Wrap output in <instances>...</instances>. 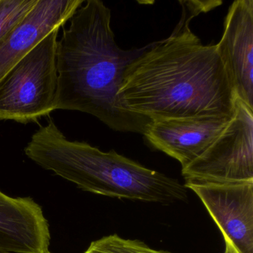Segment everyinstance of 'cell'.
I'll return each mask as SVG.
<instances>
[{"label": "cell", "mask_w": 253, "mask_h": 253, "mask_svg": "<svg viewBox=\"0 0 253 253\" xmlns=\"http://www.w3.org/2000/svg\"><path fill=\"white\" fill-rule=\"evenodd\" d=\"M50 241L48 220L35 201L0 191V250L47 253Z\"/></svg>", "instance_id": "obj_10"}, {"label": "cell", "mask_w": 253, "mask_h": 253, "mask_svg": "<svg viewBox=\"0 0 253 253\" xmlns=\"http://www.w3.org/2000/svg\"><path fill=\"white\" fill-rule=\"evenodd\" d=\"M216 46L237 98L253 109V0H237L230 5Z\"/></svg>", "instance_id": "obj_7"}, {"label": "cell", "mask_w": 253, "mask_h": 253, "mask_svg": "<svg viewBox=\"0 0 253 253\" xmlns=\"http://www.w3.org/2000/svg\"><path fill=\"white\" fill-rule=\"evenodd\" d=\"M0 253H21V252H11V251H5V250H0ZM47 253H51L50 252Z\"/></svg>", "instance_id": "obj_14"}, {"label": "cell", "mask_w": 253, "mask_h": 253, "mask_svg": "<svg viewBox=\"0 0 253 253\" xmlns=\"http://www.w3.org/2000/svg\"><path fill=\"white\" fill-rule=\"evenodd\" d=\"M225 244H226V249H225L224 253H238L232 245L226 242H225Z\"/></svg>", "instance_id": "obj_13"}, {"label": "cell", "mask_w": 253, "mask_h": 253, "mask_svg": "<svg viewBox=\"0 0 253 253\" xmlns=\"http://www.w3.org/2000/svg\"><path fill=\"white\" fill-rule=\"evenodd\" d=\"M38 0H0V41L17 26Z\"/></svg>", "instance_id": "obj_12"}, {"label": "cell", "mask_w": 253, "mask_h": 253, "mask_svg": "<svg viewBox=\"0 0 253 253\" xmlns=\"http://www.w3.org/2000/svg\"><path fill=\"white\" fill-rule=\"evenodd\" d=\"M233 116L155 120L143 136L152 147L177 160L183 169L210 147Z\"/></svg>", "instance_id": "obj_8"}, {"label": "cell", "mask_w": 253, "mask_h": 253, "mask_svg": "<svg viewBox=\"0 0 253 253\" xmlns=\"http://www.w3.org/2000/svg\"><path fill=\"white\" fill-rule=\"evenodd\" d=\"M70 20L57 42L55 110L84 112L114 131L144 134L152 120L129 110L119 91L126 71L149 45L120 48L111 10L100 0L85 1Z\"/></svg>", "instance_id": "obj_2"}, {"label": "cell", "mask_w": 253, "mask_h": 253, "mask_svg": "<svg viewBox=\"0 0 253 253\" xmlns=\"http://www.w3.org/2000/svg\"><path fill=\"white\" fill-rule=\"evenodd\" d=\"M59 31L47 35L0 81V121L28 124L55 110Z\"/></svg>", "instance_id": "obj_4"}, {"label": "cell", "mask_w": 253, "mask_h": 253, "mask_svg": "<svg viewBox=\"0 0 253 253\" xmlns=\"http://www.w3.org/2000/svg\"><path fill=\"white\" fill-rule=\"evenodd\" d=\"M84 0H38L29 14L0 41V81L34 47L71 20Z\"/></svg>", "instance_id": "obj_9"}, {"label": "cell", "mask_w": 253, "mask_h": 253, "mask_svg": "<svg viewBox=\"0 0 253 253\" xmlns=\"http://www.w3.org/2000/svg\"><path fill=\"white\" fill-rule=\"evenodd\" d=\"M84 253H171L150 248L138 240L124 239L118 235L105 236L90 244Z\"/></svg>", "instance_id": "obj_11"}, {"label": "cell", "mask_w": 253, "mask_h": 253, "mask_svg": "<svg viewBox=\"0 0 253 253\" xmlns=\"http://www.w3.org/2000/svg\"><path fill=\"white\" fill-rule=\"evenodd\" d=\"M215 222L225 242L238 253H253V182H185Z\"/></svg>", "instance_id": "obj_6"}, {"label": "cell", "mask_w": 253, "mask_h": 253, "mask_svg": "<svg viewBox=\"0 0 253 253\" xmlns=\"http://www.w3.org/2000/svg\"><path fill=\"white\" fill-rule=\"evenodd\" d=\"M25 153L40 167L91 193L164 204L187 199L186 188L178 180L115 150L105 152L69 140L52 120L34 133Z\"/></svg>", "instance_id": "obj_3"}, {"label": "cell", "mask_w": 253, "mask_h": 253, "mask_svg": "<svg viewBox=\"0 0 253 253\" xmlns=\"http://www.w3.org/2000/svg\"><path fill=\"white\" fill-rule=\"evenodd\" d=\"M181 173L185 182H253V109L236 98L233 118L210 147Z\"/></svg>", "instance_id": "obj_5"}, {"label": "cell", "mask_w": 253, "mask_h": 253, "mask_svg": "<svg viewBox=\"0 0 253 253\" xmlns=\"http://www.w3.org/2000/svg\"><path fill=\"white\" fill-rule=\"evenodd\" d=\"M179 2L178 24L128 66L120 97L129 110L152 121L233 116L236 94L217 46L203 45L189 28L202 7Z\"/></svg>", "instance_id": "obj_1"}]
</instances>
